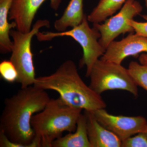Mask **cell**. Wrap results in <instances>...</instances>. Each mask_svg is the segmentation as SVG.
Returning a JSON list of instances; mask_svg holds the SVG:
<instances>
[{
  "instance_id": "6da1fadb",
  "label": "cell",
  "mask_w": 147,
  "mask_h": 147,
  "mask_svg": "<svg viewBox=\"0 0 147 147\" xmlns=\"http://www.w3.org/2000/svg\"><path fill=\"white\" fill-rule=\"evenodd\" d=\"M50 99L46 91L34 86L21 88L6 98L0 117V147H40L34 140L31 121Z\"/></svg>"
},
{
  "instance_id": "7a4b0ae2",
  "label": "cell",
  "mask_w": 147,
  "mask_h": 147,
  "mask_svg": "<svg viewBox=\"0 0 147 147\" xmlns=\"http://www.w3.org/2000/svg\"><path fill=\"white\" fill-rule=\"evenodd\" d=\"M33 86L40 89L57 92L62 100L71 107L92 112L106 107L101 96L84 83L76 64L71 60L62 63L50 75L36 78Z\"/></svg>"
},
{
  "instance_id": "3957f363",
  "label": "cell",
  "mask_w": 147,
  "mask_h": 147,
  "mask_svg": "<svg viewBox=\"0 0 147 147\" xmlns=\"http://www.w3.org/2000/svg\"><path fill=\"white\" fill-rule=\"evenodd\" d=\"M82 109L67 105L59 97L51 98L44 109L32 117L31 124L34 140L40 147H52L64 131H76Z\"/></svg>"
},
{
  "instance_id": "277c9868",
  "label": "cell",
  "mask_w": 147,
  "mask_h": 147,
  "mask_svg": "<svg viewBox=\"0 0 147 147\" xmlns=\"http://www.w3.org/2000/svg\"><path fill=\"white\" fill-rule=\"evenodd\" d=\"M49 28L48 20H38L34 24L30 31L24 33L18 30L11 29L9 33L13 39L10 60L16 67L18 73L16 82L21 84V88L33 85L35 81V73L31 51V41L34 36L42 27Z\"/></svg>"
},
{
  "instance_id": "5b68a950",
  "label": "cell",
  "mask_w": 147,
  "mask_h": 147,
  "mask_svg": "<svg viewBox=\"0 0 147 147\" xmlns=\"http://www.w3.org/2000/svg\"><path fill=\"white\" fill-rule=\"evenodd\" d=\"M86 15L85 14L84 20L79 26L72 28L69 31L53 32H38L36 35L40 41H49L57 37L70 36L73 38L82 46L83 50V56L79 61V67L86 66V77H89L93 66L102 56L105 50L100 45L98 39L100 34L94 27L90 28L88 23Z\"/></svg>"
},
{
  "instance_id": "8992f818",
  "label": "cell",
  "mask_w": 147,
  "mask_h": 147,
  "mask_svg": "<svg viewBox=\"0 0 147 147\" xmlns=\"http://www.w3.org/2000/svg\"><path fill=\"white\" fill-rule=\"evenodd\" d=\"M89 77L90 88L100 95L108 90L119 89L127 91L138 97L137 86L128 69L121 64L98 59L92 67Z\"/></svg>"
},
{
  "instance_id": "52a82bcc",
  "label": "cell",
  "mask_w": 147,
  "mask_h": 147,
  "mask_svg": "<svg viewBox=\"0 0 147 147\" xmlns=\"http://www.w3.org/2000/svg\"><path fill=\"white\" fill-rule=\"evenodd\" d=\"M140 3L136 0H127L118 13L106 19L104 24H93L94 28L100 34L98 42L106 50L110 42L121 34L134 32L129 21L139 15L143 10Z\"/></svg>"
},
{
  "instance_id": "ba28073f",
  "label": "cell",
  "mask_w": 147,
  "mask_h": 147,
  "mask_svg": "<svg viewBox=\"0 0 147 147\" xmlns=\"http://www.w3.org/2000/svg\"><path fill=\"white\" fill-rule=\"evenodd\" d=\"M92 112L102 126L121 141L139 132L147 131V121L142 116H114L108 113L105 109Z\"/></svg>"
},
{
  "instance_id": "9c48e42d",
  "label": "cell",
  "mask_w": 147,
  "mask_h": 147,
  "mask_svg": "<svg viewBox=\"0 0 147 147\" xmlns=\"http://www.w3.org/2000/svg\"><path fill=\"white\" fill-rule=\"evenodd\" d=\"M142 52L147 53V38L129 33L121 40L110 42L100 59L121 64L125 58Z\"/></svg>"
},
{
  "instance_id": "30bf717a",
  "label": "cell",
  "mask_w": 147,
  "mask_h": 147,
  "mask_svg": "<svg viewBox=\"0 0 147 147\" xmlns=\"http://www.w3.org/2000/svg\"><path fill=\"white\" fill-rule=\"evenodd\" d=\"M47 0H13L9 13V20H13L17 25V30L26 33L32 30V25L37 11ZM50 7L57 11L62 0H49Z\"/></svg>"
},
{
  "instance_id": "8fae6325",
  "label": "cell",
  "mask_w": 147,
  "mask_h": 147,
  "mask_svg": "<svg viewBox=\"0 0 147 147\" xmlns=\"http://www.w3.org/2000/svg\"><path fill=\"white\" fill-rule=\"evenodd\" d=\"M88 137L92 147H121V141L102 126L92 111L84 110Z\"/></svg>"
},
{
  "instance_id": "7c38bea8",
  "label": "cell",
  "mask_w": 147,
  "mask_h": 147,
  "mask_svg": "<svg viewBox=\"0 0 147 147\" xmlns=\"http://www.w3.org/2000/svg\"><path fill=\"white\" fill-rule=\"evenodd\" d=\"M52 147H92L88 137L86 118L81 114L77 122L76 131L69 132L65 136L56 139Z\"/></svg>"
},
{
  "instance_id": "4fadbf2b",
  "label": "cell",
  "mask_w": 147,
  "mask_h": 147,
  "mask_svg": "<svg viewBox=\"0 0 147 147\" xmlns=\"http://www.w3.org/2000/svg\"><path fill=\"white\" fill-rule=\"evenodd\" d=\"M84 0H70L60 18L54 24L58 32L66 31L69 27L73 28L82 24L85 14L83 9Z\"/></svg>"
},
{
  "instance_id": "5bb4252c",
  "label": "cell",
  "mask_w": 147,
  "mask_h": 147,
  "mask_svg": "<svg viewBox=\"0 0 147 147\" xmlns=\"http://www.w3.org/2000/svg\"><path fill=\"white\" fill-rule=\"evenodd\" d=\"M13 0H0V53L6 54L11 51L13 42L11 40L9 33L16 28V23H8L9 13Z\"/></svg>"
},
{
  "instance_id": "9a60e30c",
  "label": "cell",
  "mask_w": 147,
  "mask_h": 147,
  "mask_svg": "<svg viewBox=\"0 0 147 147\" xmlns=\"http://www.w3.org/2000/svg\"><path fill=\"white\" fill-rule=\"evenodd\" d=\"M127 0H99L97 6L87 16L88 21L93 24H99L112 16Z\"/></svg>"
},
{
  "instance_id": "2e32d148",
  "label": "cell",
  "mask_w": 147,
  "mask_h": 147,
  "mask_svg": "<svg viewBox=\"0 0 147 147\" xmlns=\"http://www.w3.org/2000/svg\"><path fill=\"white\" fill-rule=\"evenodd\" d=\"M128 69L136 85L147 91V66L132 61L129 63Z\"/></svg>"
},
{
  "instance_id": "e0dca14e",
  "label": "cell",
  "mask_w": 147,
  "mask_h": 147,
  "mask_svg": "<svg viewBox=\"0 0 147 147\" xmlns=\"http://www.w3.org/2000/svg\"><path fill=\"white\" fill-rule=\"evenodd\" d=\"M0 74L2 79L9 83L16 82L18 79V72L10 60H4L1 63Z\"/></svg>"
},
{
  "instance_id": "ac0fdd59",
  "label": "cell",
  "mask_w": 147,
  "mask_h": 147,
  "mask_svg": "<svg viewBox=\"0 0 147 147\" xmlns=\"http://www.w3.org/2000/svg\"><path fill=\"white\" fill-rule=\"evenodd\" d=\"M121 147H147V132L142 131L136 136L121 141Z\"/></svg>"
},
{
  "instance_id": "d6986e66",
  "label": "cell",
  "mask_w": 147,
  "mask_h": 147,
  "mask_svg": "<svg viewBox=\"0 0 147 147\" xmlns=\"http://www.w3.org/2000/svg\"><path fill=\"white\" fill-rule=\"evenodd\" d=\"M142 17L147 21V15H143ZM129 24L133 27L136 34L147 38V21L142 23L133 19L129 21Z\"/></svg>"
},
{
  "instance_id": "ffe728a7",
  "label": "cell",
  "mask_w": 147,
  "mask_h": 147,
  "mask_svg": "<svg viewBox=\"0 0 147 147\" xmlns=\"http://www.w3.org/2000/svg\"><path fill=\"white\" fill-rule=\"evenodd\" d=\"M139 63L142 65L147 66V53H143L139 56Z\"/></svg>"
},
{
  "instance_id": "44dd1931",
  "label": "cell",
  "mask_w": 147,
  "mask_h": 147,
  "mask_svg": "<svg viewBox=\"0 0 147 147\" xmlns=\"http://www.w3.org/2000/svg\"><path fill=\"white\" fill-rule=\"evenodd\" d=\"M145 5H146V7L147 9V0H145Z\"/></svg>"
},
{
  "instance_id": "7402d4cb",
  "label": "cell",
  "mask_w": 147,
  "mask_h": 147,
  "mask_svg": "<svg viewBox=\"0 0 147 147\" xmlns=\"http://www.w3.org/2000/svg\"></svg>"
}]
</instances>
